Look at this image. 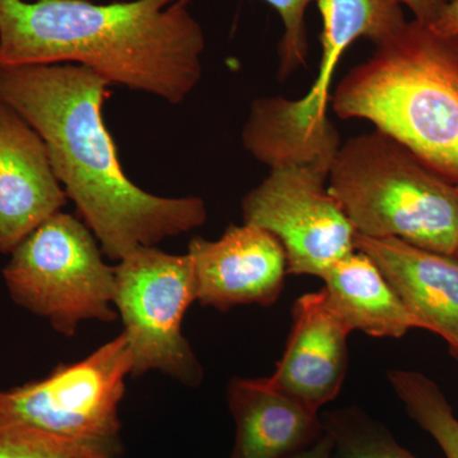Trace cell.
Segmentation results:
<instances>
[{
	"label": "cell",
	"instance_id": "cell-1",
	"mask_svg": "<svg viewBox=\"0 0 458 458\" xmlns=\"http://www.w3.org/2000/svg\"><path fill=\"white\" fill-rule=\"evenodd\" d=\"M108 87L83 65L0 64V98L40 135L66 197L104 255L120 261L201 227L208 210L203 199L158 197L126 176L105 123Z\"/></svg>",
	"mask_w": 458,
	"mask_h": 458
},
{
	"label": "cell",
	"instance_id": "cell-2",
	"mask_svg": "<svg viewBox=\"0 0 458 458\" xmlns=\"http://www.w3.org/2000/svg\"><path fill=\"white\" fill-rule=\"evenodd\" d=\"M192 0H0V64H77L110 84L182 104L203 75Z\"/></svg>",
	"mask_w": 458,
	"mask_h": 458
},
{
	"label": "cell",
	"instance_id": "cell-3",
	"mask_svg": "<svg viewBox=\"0 0 458 458\" xmlns=\"http://www.w3.org/2000/svg\"><path fill=\"white\" fill-rule=\"evenodd\" d=\"M331 106L363 119L458 185V35L412 20L337 84Z\"/></svg>",
	"mask_w": 458,
	"mask_h": 458
},
{
	"label": "cell",
	"instance_id": "cell-4",
	"mask_svg": "<svg viewBox=\"0 0 458 458\" xmlns=\"http://www.w3.org/2000/svg\"><path fill=\"white\" fill-rule=\"evenodd\" d=\"M327 182L355 233L456 258V186L386 132L376 129L342 144Z\"/></svg>",
	"mask_w": 458,
	"mask_h": 458
},
{
	"label": "cell",
	"instance_id": "cell-5",
	"mask_svg": "<svg viewBox=\"0 0 458 458\" xmlns=\"http://www.w3.org/2000/svg\"><path fill=\"white\" fill-rule=\"evenodd\" d=\"M86 223L59 212L38 225L11 254L3 278L12 300L74 336L84 321H116L114 267L104 260Z\"/></svg>",
	"mask_w": 458,
	"mask_h": 458
},
{
	"label": "cell",
	"instance_id": "cell-6",
	"mask_svg": "<svg viewBox=\"0 0 458 458\" xmlns=\"http://www.w3.org/2000/svg\"><path fill=\"white\" fill-rule=\"evenodd\" d=\"M114 276V306L128 339L131 377L161 372L199 387L203 367L182 333L186 311L198 301L190 256L140 247L119 261Z\"/></svg>",
	"mask_w": 458,
	"mask_h": 458
},
{
	"label": "cell",
	"instance_id": "cell-7",
	"mask_svg": "<svg viewBox=\"0 0 458 458\" xmlns=\"http://www.w3.org/2000/svg\"><path fill=\"white\" fill-rule=\"evenodd\" d=\"M132 360L125 334L38 381L0 391V418L45 432L106 441L122 438L120 405Z\"/></svg>",
	"mask_w": 458,
	"mask_h": 458
},
{
	"label": "cell",
	"instance_id": "cell-8",
	"mask_svg": "<svg viewBox=\"0 0 458 458\" xmlns=\"http://www.w3.org/2000/svg\"><path fill=\"white\" fill-rule=\"evenodd\" d=\"M328 174L319 165H276L242 199L243 223L278 238L292 276L321 278L355 251L354 228L327 188Z\"/></svg>",
	"mask_w": 458,
	"mask_h": 458
},
{
	"label": "cell",
	"instance_id": "cell-9",
	"mask_svg": "<svg viewBox=\"0 0 458 458\" xmlns=\"http://www.w3.org/2000/svg\"><path fill=\"white\" fill-rule=\"evenodd\" d=\"M188 255L194 267L198 302L203 307L222 312L247 304L269 307L284 289V249L278 238L259 225H229L216 241L192 238Z\"/></svg>",
	"mask_w": 458,
	"mask_h": 458
},
{
	"label": "cell",
	"instance_id": "cell-10",
	"mask_svg": "<svg viewBox=\"0 0 458 458\" xmlns=\"http://www.w3.org/2000/svg\"><path fill=\"white\" fill-rule=\"evenodd\" d=\"M66 200L44 140L0 98V254L11 255Z\"/></svg>",
	"mask_w": 458,
	"mask_h": 458
},
{
	"label": "cell",
	"instance_id": "cell-11",
	"mask_svg": "<svg viewBox=\"0 0 458 458\" xmlns=\"http://www.w3.org/2000/svg\"><path fill=\"white\" fill-rule=\"evenodd\" d=\"M293 325L271 387L318 411L335 399L348 372L351 331L328 306L324 291L301 295L295 301Z\"/></svg>",
	"mask_w": 458,
	"mask_h": 458
},
{
	"label": "cell",
	"instance_id": "cell-12",
	"mask_svg": "<svg viewBox=\"0 0 458 458\" xmlns=\"http://www.w3.org/2000/svg\"><path fill=\"white\" fill-rule=\"evenodd\" d=\"M355 250L372 259L410 312L445 340L458 360V260L399 238L355 233Z\"/></svg>",
	"mask_w": 458,
	"mask_h": 458
},
{
	"label": "cell",
	"instance_id": "cell-13",
	"mask_svg": "<svg viewBox=\"0 0 458 458\" xmlns=\"http://www.w3.org/2000/svg\"><path fill=\"white\" fill-rule=\"evenodd\" d=\"M236 424L231 458H285L324 434L318 412L271 387L264 378L234 377L227 388Z\"/></svg>",
	"mask_w": 458,
	"mask_h": 458
},
{
	"label": "cell",
	"instance_id": "cell-14",
	"mask_svg": "<svg viewBox=\"0 0 458 458\" xmlns=\"http://www.w3.org/2000/svg\"><path fill=\"white\" fill-rule=\"evenodd\" d=\"M321 279L328 306L351 333L400 339L424 328L372 259L358 250L331 265Z\"/></svg>",
	"mask_w": 458,
	"mask_h": 458
},
{
	"label": "cell",
	"instance_id": "cell-15",
	"mask_svg": "<svg viewBox=\"0 0 458 458\" xmlns=\"http://www.w3.org/2000/svg\"><path fill=\"white\" fill-rule=\"evenodd\" d=\"M388 381L409 417L433 437L445 458H458V419L439 386L415 370H390Z\"/></svg>",
	"mask_w": 458,
	"mask_h": 458
},
{
	"label": "cell",
	"instance_id": "cell-16",
	"mask_svg": "<svg viewBox=\"0 0 458 458\" xmlns=\"http://www.w3.org/2000/svg\"><path fill=\"white\" fill-rule=\"evenodd\" d=\"M0 458H123V447L122 438H68L0 418Z\"/></svg>",
	"mask_w": 458,
	"mask_h": 458
},
{
	"label": "cell",
	"instance_id": "cell-17",
	"mask_svg": "<svg viewBox=\"0 0 458 458\" xmlns=\"http://www.w3.org/2000/svg\"><path fill=\"white\" fill-rule=\"evenodd\" d=\"M334 441L333 458H419L360 409H340L321 419Z\"/></svg>",
	"mask_w": 458,
	"mask_h": 458
},
{
	"label": "cell",
	"instance_id": "cell-18",
	"mask_svg": "<svg viewBox=\"0 0 458 458\" xmlns=\"http://www.w3.org/2000/svg\"><path fill=\"white\" fill-rule=\"evenodd\" d=\"M278 12L284 33L279 44V80L284 81L307 63L309 36L306 12L313 0H264Z\"/></svg>",
	"mask_w": 458,
	"mask_h": 458
},
{
	"label": "cell",
	"instance_id": "cell-19",
	"mask_svg": "<svg viewBox=\"0 0 458 458\" xmlns=\"http://www.w3.org/2000/svg\"><path fill=\"white\" fill-rule=\"evenodd\" d=\"M401 5H406L414 14V20L423 25H433L441 14L448 0H399Z\"/></svg>",
	"mask_w": 458,
	"mask_h": 458
},
{
	"label": "cell",
	"instance_id": "cell-20",
	"mask_svg": "<svg viewBox=\"0 0 458 458\" xmlns=\"http://www.w3.org/2000/svg\"><path fill=\"white\" fill-rule=\"evenodd\" d=\"M429 27L439 35H458V0H448L441 14Z\"/></svg>",
	"mask_w": 458,
	"mask_h": 458
},
{
	"label": "cell",
	"instance_id": "cell-21",
	"mask_svg": "<svg viewBox=\"0 0 458 458\" xmlns=\"http://www.w3.org/2000/svg\"><path fill=\"white\" fill-rule=\"evenodd\" d=\"M334 456V441L330 434L325 430L324 434L310 445L300 452L291 454L285 458H333Z\"/></svg>",
	"mask_w": 458,
	"mask_h": 458
},
{
	"label": "cell",
	"instance_id": "cell-22",
	"mask_svg": "<svg viewBox=\"0 0 458 458\" xmlns=\"http://www.w3.org/2000/svg\"><path fill=\"white\" fill-rule=\"evenodd\" d=\"M456 190H457V192H458V185H456Z\"/></svg>",
	"mask_w": 458,
	"mask_h": 458
},
{
	"label": "cell",
	"instance_id": "cell-23",
	"mask_svg": "<svg viewBox=\"0 0 458 458\" xmlns=\"http://www.w3.org/2000/svg\"><path fill=\"white\" fill-rule=\"evenodd\" d=\"M456 258H457V260H458V254H457Z\"/></svg>",
	"mask_w": 458,
	"mask_h": 458
}]
</instances>
